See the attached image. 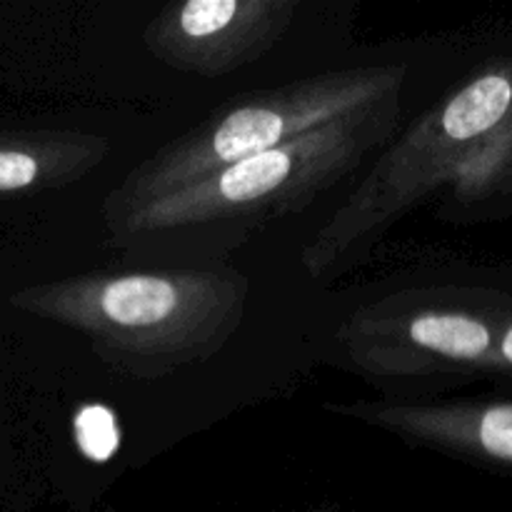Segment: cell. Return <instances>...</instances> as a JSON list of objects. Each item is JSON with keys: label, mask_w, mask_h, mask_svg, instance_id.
Listing matches in <instances>:
<instances>
[{"label": "cell", "mask_w": 512, "mask_h": 512, "mask_svg": "<svg viewBox=\"0 0 512 512\" xmlns=\"http://www.w3.org/2000/svg\"><path fill=\"white\" fill-rule=\"evenodd\" d=\"M448 223L512 220V38L430 103L300 253L310 280L338 278L410 210Z\"/></svg>", "instance_id": "1"}, {"label": "cell", "mask_w": 512, "mask_h": 512, "mask_svg": "<svg viewBox=\"0 0 512 512\" xmlns=\"http://www.w3.org/2000/svg\"><path fill=\"white\" fill-rule=\"evenodd\" d=\"M250 283L235 270H103L28 285L13 305L75 330L100 363L160 380L218 355L243 325Z\"/></svg>", "instance_id": "2"}, {"label": "cell", "mask_w": 512, "mask_h": 512, "mask_svg": "<svg viewBox=\"0 0 512 512\" xmlns=\"http://www.w3.org/2000/svg\"><path fill=\"white\" fill-rule=\"evenodd\" d=\"M408 65L330 70L223 105L193 130L135 165L105 198L108 225L203 180L230 163L298 140L403 90Z\"/></svg>", "instance_id": "3"}, {"label": "cell", "mask_w": 512, "mask_h": 512, "mask_svg": "<svg viewBox=\"0 0 512 512\" xmlns=\"http://www.w3.org/2000/svg\"><path fill=\"white\" fill-rule=\"evenodd\" d=\"M398 110L400 93L388 95L303 138L225 165L108 228L115 238H138L295 213L360 168L370 150L388 143L398 128Z\"/></svg>", "instance_id": "4"}, {"label": "cell", "mask_w": 512, "mask_h": 512, "mask_svg": "<svg viewBox=\"0 0 512 512\" xmlns=\"http://www.w3.org/2000/svg\"><path fill=\"white\" fill-rule=\"evenodd\" d=\"M510 305L512 263L365 305L343 325L340 343L368 378L468 383L488 375Z\"/></svg>", "instance_id": "5"}, {"label": "cell", "mask_w": 512, "mask_h": 512, "mask_svg": "<svg viewBox=\"0 0 512 512\" xmlns=\"http://www.w3.org/2000/svg\"><path fill=\"white\" fill-rule=\"evenodd\" d=\"M295 0H185L143 30L153 58L180 73L223 78L258 63L293 25Z\"/></svg>", "instance_id": "6"}, {"label": "cell", "mask_w": 512, "mask_h": 512, "mask_svg": "<svg viewBox=\"0 0 512 512\" xmlns=\"http://www.w3.org/2000/svg\"><path fill=\"white\" fill-rule=\"evenodd\" d=\"M328 410L465 465L512 475V393L433 400H355L328 405Z\"/></svg>", "instance_id": "7"}, {"label": "cell", "mask_w": 512, "mask_h": 512, "mask_svg": "<svg viewBox=\"0 0 512 512\" xmlns=\"http://www.w3.org/2000/svg\"><path fill=\"white\" fill-rule=\"evenodd\" d=\"M110 153L105 135L83 130L0 133V195L40 193L78 183Z\"/></svg>", "instance_id": "8"}, {"label": "cell", "mask_w": 512, "mask_h": 512, "mask_svg": "<svg viewBox=\"0 0 512 512\" xmlns=\"http://www.w3.org/2000/svg\"><path fill=\"white\" fill-rule=\"evenodd\" d=\"M73 440L90 463H108L120 448L118 415L103 403H83L73 413Z\"/></svg>", "instance_id": "9"}, {"label": "cell", "mask_w": 512, "mask_h": 512, "mask_svg": "<svg viewBox=\"0 0 512 512\" xmlns=\"http://www.w3.org/2000/svg\"><path fill=\"white\" fill-rule=\"evenodd\" d=\"M485 380H495L508 393H512V305L508 308V313H505L503 325H500L498 340H495L493 348V360H490Z\"/></svg>", "instance_id": "10"}]
</instances>
